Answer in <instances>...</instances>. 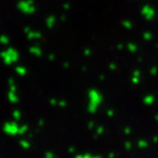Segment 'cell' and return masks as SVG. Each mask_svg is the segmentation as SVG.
<instances>
[{
  "instance_id": "1",
  "label": "cell",
  "mask_w": 158,
  "mask_h": 158,
  "mask_svg": "<svg viewBox=\"0 0 158 158\" xmlns=\"http://www.w3.org/2000/svg\"><path fill=\"white\" fill-rule=\"evenodd\" d=\"M128 48L132 49V52H135V49H137V47H135L134 44H130V45H128Z\"/></svg>"
},
{
  "instance_id": "2",
  "label": "cell",
  "mask_w": 158,
  "mask_h": 158,
  "mask_svg": "<svg viewBox=\"0 0 158 158\" xmlns=\"http://www.w3.org/2000/svg\"><path fill=\"white\" fill-rule=\"evenodd\" d=\"M123 24L125 25V27H126V28H131V27H132V24H131V23H128V22H124Z\"/></svg>"
}]
</instances>
